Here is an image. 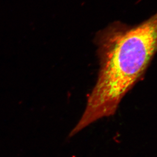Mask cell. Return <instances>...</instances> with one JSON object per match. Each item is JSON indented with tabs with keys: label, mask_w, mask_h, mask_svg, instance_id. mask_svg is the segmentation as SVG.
<instances>
[{
	"label": "cell",
	"mask_w": 157,
	"mask_h": 157,
	"mask_svg": "<svg viewBox=\"0 0 157 157\" xmlns=\"http://www.w3.org/2000/svg\"><path fill=\"white\" fill-rule=\"evenodd\" d=\"M100 69L80 119L88 126L116 113L157 52V12L135 26L114 22L95 38Z\"/></svg>",
	"instance_id": "1"
}]
</instances>
